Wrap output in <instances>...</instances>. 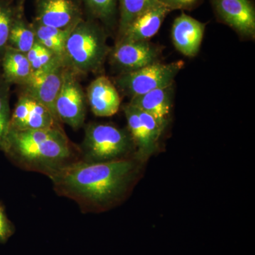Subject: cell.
<instances>
[{"instance_id":"4316f807","label":"cell","mask_w":255,"mask_h":255,"mask_svg":"<svg viewBox=\"0 0 255 255\" xmlns=\"http://www.w3.org/2000/svg\"><path fill=\"white\" fill-rule=\"evenodd\" d=\"M10 1H12V2H14V4H15V3L18 2V1H26V0H10Z\"/></svg>"},{"instance_id":"4fadbf2b","label":"cell","mask_w":255,"mask_h":255,"mask_svg":"<svg viewBox=\"0 0 255 255\" xmlns=\"http://www.w3.org/2000/svg\"><path fill=\"white\" fill-rule=\"evenodd\" d=\"M206 23L185 13L174 19L172 28V41L178 51L187 57H194L200 50Z\"/></svg>"},{"instance_id":"277c9868","label":"cell","mask_w":255,"mask_h":255,"mask_svg":"<svg viewBox=\"0 0 255 255\" xmlns=\"http://www.w3.org/2000/svg\"><path fill=\"white\" fill-rule=\"evenodd\" d=\"M82 160L102 162L127 158L135 147L128 130L107 124H90L82 142Z\"/></svg>"},{"instance_id":"5b68a950","label":"cell","mask_w":255,"mask_h":255,"mask_svg":"<svg viewBox=\"0 0 255 255\" xmlns=\"http://www.w3.org/2000/svg\"><path fill=\"white\" fill-rule=\"evenodd\" d=\"M184 65L182 60L165 64L157 62L135 71L119 74L114 78V84L117 90L132 98L157 89L172 86Z\"/></svg>"},{"instance_id":"d6986e66","label":"cell","mask_w":255,"mask_h":255,"mask_svg":"<svg viewBox=\"0 0 255 255\" xmlns=\"http://www.w3.org/2000/svg\"><path fill=\"white\" fill-rule=\"evenodd\" d=\"M85 18L100 23L107 31L118 28V0H81Z\"/></svg>"},{"instance_id":"7402d4cb","label":"cell","mask_w":255,"mask_h":255,"mask_svg":"<svg viewBox=\"0 0 255 255\" xmlns=\"http://www.w3.org/2000/svg\"><path fill=\"white\" fill-rule=\"evenodd\" d=\"M10 87L11 85L5 80L0 69V150L2 151L6 143L11 120Z\"/></svg>"},{"instance_id":"484cf974","label":"cell","mask_w":255,"mask_h":255,"mask_svg":"<svg viewBox=\"0 0 255 255\" xmlns=\"http://www.w3.org/2000/svg\"><path fill=\"white\" fill-rule=\"evenodd\" d=\"M159 4L172 11L176 9H189L194 7L201 0H157Z\"/></svg>"},{"instance_id":"2e32d148","label":"cell","mask_w":255,"mask_h":255,"mask_svg":"<svg viewBox=\"0 0 255 255\" xmlns=\"http://www.w3.org/2000/svg\"><path fill=\"white\" fill-rule=\"evenodd\" d=\"M172 99V85L132 97L128 104L142 112L150 114L166 127L171 113Z\"/></svg>"},{"instance_id":"52a82bcc","label":"cell","mask_w":255,"mask_h":255,"mask_svg":"<svg viewBox=\"0 0 255 255\" xmlns=\"http://www.w3.org/2000/svg\"><path fill=\"white\" fill-rule=\"evenodd\" d=\"M127 118L128 130L135 145L138 159L150 157L157 150L159 137L165 127L150 114L135 108L130 104L123 107Z\"/></svg>"},{"instance_id":"3957f363","label":"cell","mask_w":255,"mask_h":255,"mask_svg":"<svg viewBox=\"0 0 255 255\" xmlns=\"http://www.w3.org/2000/svg\"><path fill=\"white\" fill-rule=\"evenodd\" d=\"M107 31L100 23L84 18L65 43L63 61L79 77L100 72L110 55Z\"/></svg>"},{"instance_id":"8fae6325","label":"cell","mask_w":255,"mask_h":255,"mask_svg":"<svg viewBox=\"0 0 255 255\" xmlns=\"http://www.w3.org/2000/svg\"><path fill=\"white\" fill-rule=\"evenodd\" d=\"M60 127L44 105L30 96L20 94L11 114L9 130L26 131Z\"/></svg>"},{"instance_id":"8992f818","label":"cell","mask_w":255,"mask_h":255,"mask_svg":"<svg viewBox=\"0 0 255 255\" xmlns=\"http://www.w3.org/2000/svg\"><path fill=\"white\" fill-rule=\"evenodd\" d=\"M87 97L79 76L67 68L55 102V112L60 123L75 130L83 127L86 117Z\"/></svg>"},{"instance_id":"44dd1931","label":"cell","mask_w":255,"mask_h":255,"mask_svg":"<svg viewBox=\"0 0 255 255\" xmlns=\"http://www.w3.org/2000/svg\"><path fill=\"white\" fill-rule=\"evenodd\" d=\"M118 38L123 35L132 21L144 11L159 4L157 0H118Z\"/></svg>"},{"instance_id":"603a6c76","label":"cell","mask_w":255,"mask_h":255,"mask_svg":"<svg viewBox=\"0 0 255 255\" xmlns=\"http://www.w3.org/2000/svg\"><path fill=\"white\" fill-rule=\"evenodd\" d=\"M26 55L31 65L33 73L46 70L52 65L63 60V58L47 49L37 41Z\"/></svg>"},{"instance_id":"9c48e42d","label":"cell","mask_w":255,"mask_h":255,"mask_svg":"<svg viewBox=\"0 0 255 255\" xmlns=\"http://www.w3.org/2000/svg\"><path fill=\"white\" fill-rule=\"evenodd\" d=\"M66 68L63 60H61L46 70L32 73L29 80L20 87L21 93L33 97L44 105L58 122L55 112V102L61 88Z\"/></svg>"},{"instance_id":"ffe728a7","label":"cell","mask_w":255,"mask_h":255,"mask_svg":"<svg viewBox=\"0 0 255 255\" xmlns=\"http://www.w3.org/2000/svg\"><path fill=\"white\" fill-rule=\"evenodd\" d=\"M31 23L36 41L39 42L47 49L63 59L65 43L73 28L63 30L50 27L37 22L33 19Z\"/></svg>"},{"instance_id":"7c38bea8","label":"cell","mask_w":255,"mask_h":255,"mask_svg":"<svg viewBox=\"0 0 255 255\" xmlns=\"http://www.w3.org/2000/svg\"><path fill=\"white\" fill-rule=\"evenodd\" d=\"M220 19L241 36L254 38L255 7L252 0H211Z\"/></svg>"},{"instance_id":"ac0fdd59","label":"cell","mask_w":255,"mask_h":255,"mask_svg":"<svg viewBox=\"0 0 255 255\" xmlns=\"http://www.w3.org/2000/svg\"><path fill=\"white\" fill-rule=\"evenodd\" d=\"M25 1L15 4V12L11 28H10L7 46L26 53L36 42V36L25 15Z\"/></svg>"},{"instance_id":"e0dca14e","label":"cell","mask_w":255,"mask_h":255,"mask_svg":"<svg viewBox=\"0 0 255 255\" xmlns=\"http://www.w3.org/2000/svg\"><path fill=\"white\" fill-rule=\"evenodd\" d=\"M0 69L3 77L10 85L23 86L31 78V65L26 53L6 46L1 58Z\"/></svg>"},{"instance_id":"6da1fadb","label":"cell","mask_w":255,"mask_h":255,"mask_svg":"<svg viewBox=\"0 0 255 255\" xmlns=\"http://www.w3.org/2000/svg\"><path fill=\"white\" fill-rule=\"evenodd\" d=\"M136 171L132 159L102 162L75 160L48 174L60 195L82 207L100 209L110 206L127 191Z\"/></svg>"},{"instance_id":"ba28073f","label":"cell","mask_w":255,"mask_h":255,"mask_svg":"<svg viewBox=\"0 0 255 255\" xmlns=\"http://www.w3.org/2000/svg\"><path fill=\"white\" fill-rule=\"evenodd\" d=\"M161 50L149 41H117L111 48V64L121 73L135 71L158 62Z\"/></svg>"},{"instance_id":"cb8c5ba5","label":"cell","mask_w":255,"mask_h":255,"mask_svg":"<svg viewBox=\"0 0 255 255\" xmlns=\"http://www.w3.org/2000/svg\"><path fill=\"white\" fill-rule=\"evenodd\" d=\"M14 12V2L10 0H0V63L7 46L10 28Z\"/></svg>"},{"instance_id":"30bf717a","label":"cell","mask_w":255,"mask_h":255,"mask_svg":"<svg viewBox=\"0 0 255 255\" xmlns=\"http://www.w3.org/2000/svg\"><path fill=\"white\" fill-rule=\"evenodd\" d=\"M37 22L60 29H72L85 18L81 0H35Z\"/></svg>"},{"instance_id":"5bb4252c","label":"cell","mask_w":255,"mask_h":255,"mask_svg":"<svg viewBox=\"0 0 255 255\" xmlns=\"http://www.w3.org/2000/svg\"><path fill=\"white\" fill-rule=\"evenodd\" d=\"M87 100L92 112L97 117H112L118 112L121 97L118 90L108 77L100 75L90 84Z\"/></svg>"},{"instance_id":"9a60e30c","label":"cell","mask_w":255,"mask_h":255,"mask_svg":"<svg viewBox=\"0 0 255 255\" xmlns=\"http://www.w3.org/2000/svg\"><path fill=\"white\" fill-rule=\"evenodd\" d=\"M170 10L159 4L144 11L129 25L117 41H149L157 34Z\"/></svg>"},{"instance_id":"7a4b0ae2","label":"cell","mask_w":255,"mask_h":255,"mask_svg":"<svg viewBox=\"0 0 255 255\" xmlns=\"http://www.w3.org/2000/svg\"><path fill=\"white\" fill-rule=\"evenodd\" d=\"M3 152L14 163L48 175L78 160L62 127L16 131L9 130Z\"/></svg>"},{"instance_id":"d4e9b609","label":"cell","mask_w":255,"mask_h":255,"mask_svg":"<svg viewBox=\"0 0 255 255\" xmlns=\"http://www.w3.org/2000/svg\"><path fill=\"white\" fill-rule=\"evenodd\" d=\"M14 225L9 221L4 207L0 204V244H4L14 235Z\"/></svg>"}]
</instances>
